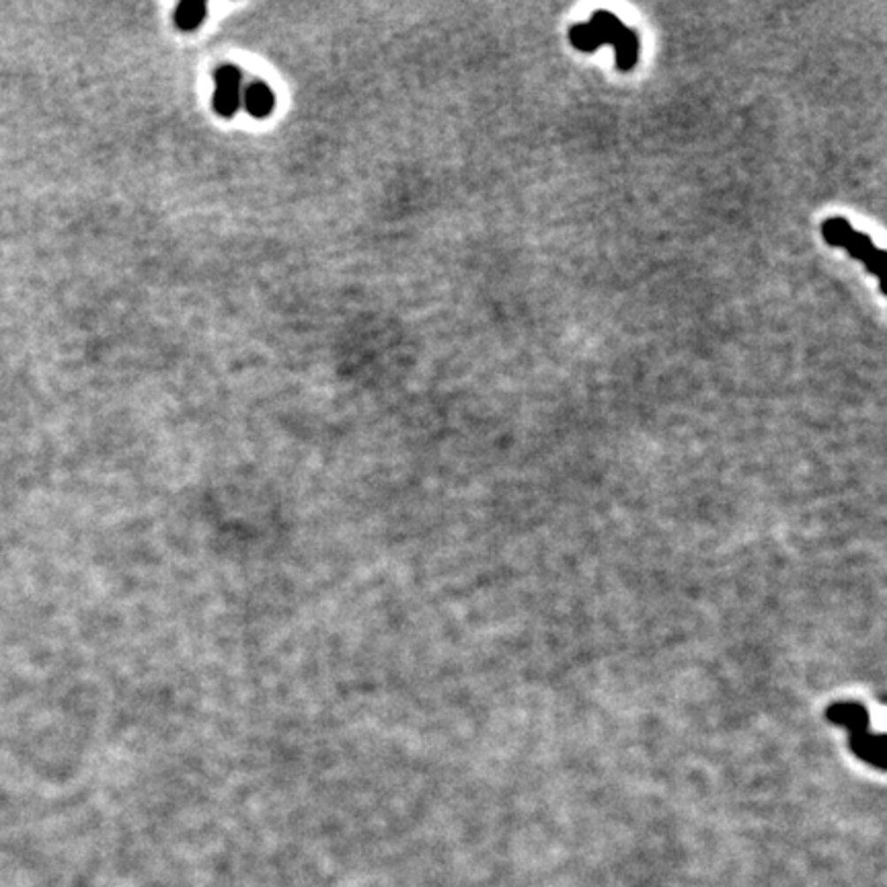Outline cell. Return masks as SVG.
<instances>
[{
    "label": "cell",
    "instance_id": "2",
    "mask_svg": "<svg viewBox=\"0 0 887 887\" xmlns=\"http://www.w3.org/2000/svg\"><path fill=\"white\" fill-rule=\"evenodd\" d=\"M822 234H824L826 242L834 247L846 249L853 257H857L859 261H863L867 271L873 273L879 282H882L883 273H882V264H883V253L882 249L876 247V242L871 241V237L867 234L854 231V228L848 225L845 218H830L822 225Z\"/></svg>",
    "mask_w": 887,
    "mask_h": 887
},
{
    "label": "cell",
    "instance_id": "1",
    "mask_svg": "<svg viewBox=\"0 0 887 887\" xmlns=\"http://www.w3.org/2000/svg\"><path fill=\"white\" fill-rule=\"evenodd\" d=\"M573 46L582 52H593L602 43H612L616 48V64L621 70H631L639 58V37L635 31L624 27L612 12H593L590 23L576 25L570 31Z\"/></svg>",
    "mask_w": 887,
    "mask_h": 887
},
{
    "label": "cell",
    "instance_id": "4",
    "mask_svg": "<svg viewBox=\"0 0 887 887\" xmlns=\"http://www.w3.org/2000/svg\"><path fill=\"white\" fill-rule=\"evenodd\" d=\"M241 105H245V110L251 113L253 118H267L276 105V99H273V93L270 91V87L264 85V82H251L245 91H242Z\"/></svg>",
    "mask_w": 887,
    "mask_h": 887
},
{
    "label": "cell",
    "instance_id": "5",
    "mask_svg": "<svg viewBox=\"0 0 887 887\" xmlns=\"http://www.w3.org/2000/svg\"><path fill=\"white\" fill-rule=\"evenodd\" d=\"M206 17V4L203 3H181L175 11V23L179 29L191 31L200 27Z\"/></svg>",
    "mask_w": 887,
    "mask_h": 887
},
{
    "label": "cell",
    "instance_id": "3",
    "mask_svg": "<svg viewBox=\"0 0 887 887\" xmlns=\"http://www.w3.org/2000/svg\"><path fill=\"white\" fill-rule=\"evenodd\" d=\"M216 79V93H214V110L220 113V116L231 118L237 113L241 107V97H242V76L241 70L237 66H220L214 74Z\"/></svg>",
    "mask_w": 887,
    "mask_h": 887
}]
</instances>
